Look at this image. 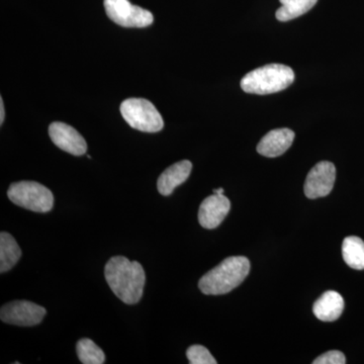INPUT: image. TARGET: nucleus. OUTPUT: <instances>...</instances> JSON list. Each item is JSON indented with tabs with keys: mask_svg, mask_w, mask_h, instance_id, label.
<instances>
[{
	"mask_svg": "<svg viewBox=\"0 0 364 364\" xmlns=\"http://www.w3.org/2000/svg\"><path fill=\"white\" fill-rule=\"evenodd\" d=\"M231 203L224 195L208 196L198 210V222L200 226L212 230L219 226L229 214Z\"/></svg>",
	"mask_w": 364,
	"mask_h": 364,
	"instance_id": "9d476101",
	"label": "nucleus"
},
{
	"mask_svg": "<svg viewBox=\"0 0 364 364\" xmlns=\"http://www.w3.org/2000/svg\"><path fill=\"white\" fill-rule=\"evenodd\" d=\"M294 140V133L289 129H277L270 131L261 139L257 151L262 156L279 157L286 153Z\"/></svg>",
	"mask_w": 364,
	"mask_h": 364,
	"instance_id": "9b49d317",
	"label": "nucleus"
},
{
	"mask_svg": "<svg viewBox=\"0 0 364 364\" xmlns=\"http://www.w3.org/2000/svg\"><path fill=\"white\" fill-rule=\"evenodd\" d=\"M250 272V261L244 256H232L205 273L198 282L200 291L210 296H220L240 286Z\"/></svg>",
	"mask_w": 364,
	"mask_h": 364,
	"instance_id": "f03ea898",
	"label": "nucleus"
},
{
	"mask_svg": "<svg viewBox=\"0 0 364 364\" xmlns=\"http://www.w3.org/2000/svg\"><path fill=\"white\" fill-rule=\"evenodd\" d=\"M186 356L191 364H217L214 356L202 345H193L186 351Z\"/></svg>",
	"mask_w": 364,
	"mask_h": 364,
	"instance_id": "a211bd4d",
	"label": "nucleus"
},
{
	"mask_svg": "<svg viewBox=\"0 0 364 364\" xmlns=\"http://www.w3.org/2000/svg\"><path fill=\"white\" fill-rule=\"evenodd\" d=\"M11 202L36 213H48L54 205V196L49 188L36 181L14 182L7 191Z\"/></svg>",
	"mask_w": 364,
	"mask_h": 364,
	"instance_id": "20e7f679",
	"label": "nucleus"
},
{
	"mask_svg": "<svg viewBox=\"0 0 364 364\" xmlns=\"http://www.w3.org/2000/svg\"><path fill=\"white\" fill-rule=\"evenodd\" d=\"M314 364H345L346 358L341 351L332 350L326 352L322 355L318 356L313 361Z\"/></svg>",
	"mask_w": 364,
	"mask_h": 364,
	"instance_id": "6ab92c4d",
	"label": "nucleus"
},
{
	"mask_svg": "<svg viewBox=\"0 0 364 364\" xmlns=\"http://www.w3.org/2000/svg\"><path fill=\"white\" fill-rule=\"evenodd\" d=\"M49 135L52 142L74 156H81L87 151V144L73 127L61 122H55L49 127Z\"/></svg>",
	"mask_w": 364,
	"mask_h": 364,
	"instance_id": "1a4fd4ad",
	"label": "nucleus"
},
{
	"mask_svg": "<svg viewBox=\"0 0 364 364\" xmlns=\"http://www.w3.org/2000/svg\"><path fill=\"white\" fill-rule=\"evenodd\" d=\"M191 169H193V164L188 160H182L171 165L158 178V191L162 196L171 195L177 186L186 181L191 176Z\"/></svg>",
	"mask_w": 364,
	"mask_h": 364,
	"instance_id": "f8f14e48",
	"label": "nucleus"
},
{
	"mask_svg": "<svg viewBox=\"0 0 364 364\" xmlns=\"http://www.w3.org/2000/svg\"><path fill=\"white\" fill-rule=\"evenodd\" d=\"M4 117H6V111H4V100L0 97V124H4Z\"/></svg>",
	"mask_w": 364,
	"mask_h": 364,
	"instance_id": "aec40b11",
	"label": "nucleus"
},
{
	"mask_svg": "<svg viewBox=\"0 0 364 364\" xmlns=\"http://www.w3.org/2000/svg\"><path fill=\"white\" fill-rule=\"evenodd\" d=\"M104 4L107 16L124 28H146L154 21L149 11L134 6L129 0H105Z\"/></svg>",
	"mask_w": 364,
	"mask_h": 364,
	"instance_id": "423d86ee",
	"label": "nucleus"
},
{
	"mask_svg": "<svg viewBox=\"0 0 364 364\" xmlns=\"http://www.w3.org/2000/svg\"><path fill=\"white\" fill-rule=\"evenodd\" d=\"M336 179V168L331 162H318L306 176L305 195L311 200L324 198L331 193Z\"/></svg>",
	"mask_w": 364,
	"mask_h": 364,
	"instance_id": "6e6552de",
	"label": "nucleus"
},
{
	"mask_svg": "<svg viewBox=\"0 0 364 364\" xmlns=\"http://www.w3.org/2000/svg\"><path fill=\"white\" fill-rule=\"evenodd\" d=\"M294 80V73L291 67L268 64L246 74L242 78L241 88L252 95H270L286 90Z\"/></svg>",
	"mask_w": 364,
	"mask_h": 364,
	"instance_id": "7ed1b4c3",
	"label": "nucleus"
},
{
	"mask_svg": "<svg viewBox=\"0 0 364 364\" xmlns=\"http://www.w3.org/2000/svg\"><path fill=\"white\" fill-rule=\"evenodd\" d=\"M282 6L275 14L279 21H289L308 13L317 4L318 0H279Z\"/></svg>",
	"mask_w": 364,
	"mask_h": 364,
	"instance_id": "dca6fc26",
	"label": "nucleus"
},
{
	"mask_svg": "<svg viewBox=\"0 0 364 364\" xmlns=\"http://www.w3.org/2000/svg\"><path fill=\"white\" fill-rule=\"evenodd\" d=\"M344 299L337 291H329L323 294L315 301L313 312L323 322L338 320L344 310Z\"/></svg>",
	"mask_w": 364,
	"mask_h": 364,
	"instance_id": "ddd939ff",
	"label": "nucleus"
},
{
	"mask_svg": "<svg viewBox=\"0 0 364 364\" xmlns=\"http://www.w3.org/2000/svg\"><path fill=\"white\" fill-rule=\"evenodd\" d=\"M79 360L83 364H102L105 361L104 351L92 340L83 338L76 344Z\"/></svg>",
	"mask_w": 364,
	"mask_h": 364,
	"instance_id": "f3484780",
	"label": "nucleus"
},
{
	"mask_svg": "<svg viewBox=\"0 0 364 364\" xmlns=\"http://www.w3.org/2000/svg\"><path fill=\"white\" fill-rule=\"evenodd\" d=\"M105 277L112 293L127 305H135L142 299L146 275L136 261L114 256L105 265Z\"/></svg>",
	"mask_w": 364,
	"mask_h": 364,
	"instance_id": "f257e3e1",
	"label": "nucleus"
},
{
	"mask_svg": "<svg viewBox=\"0 0 364 364\" xmlns=\"http://www.w3.org/2000/svg\"><path fill=\"white\" fill-rule=\"evenodd\" d=\"M119 111L124 121L136 130L156 133L164 127L160 112L145 98H128L122 102Z\"/></svg>",
	"mask_w": 364,
	"mask_h": 364,
	"instance_id": "39448f33",
	"label": "nucleus"
},
{
	"mask_svg": "<svg viewBox=\"0 0 364 364\" xmlns=\"http://www.w3.org/2000/svg\"><path fill=\"white\" fill-rule=\"evenodd\" d=\"M214 193L215 195H224V188L214 189Z\"/></svg>",
	"mask_w": 364,
	"mask_h": 364,
	"instance_id": "412c9836",
	"label": "nucleus"
},
{
	"mask_svg": "<svg viewBox=\"0 0 364 364\" xmlns=\"http://www.w3.org/2000/svg\"><path fill=\"white\" fill-rule=\"evenodd\" d=\"M21 257V250L16 239L6 232L0 234V272L11 270Z\"/></svg>",
	"mask_w": 364,
	"mask_h": 364,
	"instance_id": "4468645a",
	"label": "nucleus"
},
{
	"mask_svg": "<svg viewBox=\"0 0 364 364\" xmlns=\"http://www.w3.org/2000/svg\"><path fill=\"white\" fill-rule=\"evenodd\" d=\"M342 255L345 263L356 270L364 269V242L358 237L350 236L344 239Z\"/></svg>",
	"mask_w": 364,
	"mask_h": 364,
	"instance_id": "2eb2a0df",
	"label": "nucleus"
},
{
	"mask_svg": "<svg viewBox=\"0 0 364 364\" xmlns=\"http://www.w3.org/2000/svg\"><path fill=\"white\" fill-rule=\"evenodd\" d=\"M45 308L28 301H14L2 306L0 318L6 324L32 327L40 324L46 316Z\"/></svg>",
	"mask_w": 364,
	"mask_h": 364,
	"instance_id": "0eeeda50",
	"label": "nucleus"
}]
</instances>
